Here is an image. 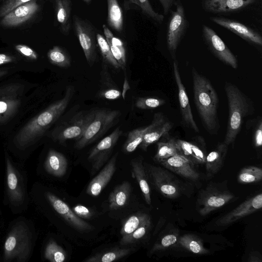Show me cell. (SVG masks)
Listing matches in <instances>:
<instances>
[{"mask_svg":"<svg viewBox=\"0 0 262 262\" xmlns=\"http://www.w3.org/2000/svg\"><path fill=\"white\" fill-rule=\"evenodd\" d=\"M191 72L194 101L202 124L208 133L216 134L220 127L217 94L210 80L193 67Z\"/></svg>","mask_w":262,"mask_h":262,"instance_id":"6da1fadb","label":"cell"},{"mask_svg":"<svg viewBox=\"0 0 262 262\" xmlns=\"http://www.w3.org/2000/svg\"><path fill=\"white\" fill-rule=\"evenodd\" d=\"M74 92V87L69 85L61 99L51 104L26 124L14 138L16 145L26 147L40 137L63 113Z\"/></svg>","mask_w":262,"mask_h":262,"instance_id":"7a4b0ae2","label":"cell"},{"mask_svg":"<svg viewBox=\"0 0 262 262\" xmlns=\"http://www.w3.org/2000/svg\"><path fill=\"white\" fill-rule=\"evenodd\" d=\"M224 90L228 101V119L223 142L228 146H233L245 118L254 113V107L250 98L234 84L226 81Z\"/></svg>","mask_w":262,"mask_h":262,"instance_id":"3957f363","label":"cell"},{"mask_svg":"<svg viewBox=\"0 0 262 262\" xmlns=\"http://www.w3.org/2000/svg\"><path fill=\"white\" fill-rule=\"evenodd\" d=\"M89 115L85 130L76 141V149H82L105 134L118 121L121 113L118 110L99 108L89 112Z\"/></svg>","mask_w":262,"mask_h":262,"instance_id":"277c9868","label":"cell"},{"mask_svg":"<svg viewBox=\"0 0 262 262\" xmlns=\"http://www.w3.org/2000/svg\"><path fill=\"white\" fill-rule=\"evenodd\" d=\"M31 239V233L25 224L19 223L15 225L8 234L5 241L4 261H26L30 254Z\"/></svg>","mask_w":262,"mask_h":262,"instance_id":"5b68a950","label":"cell"},{"mask_svg":"<svg viewBox=\"0 0 262 262\" xmlns=\"http://www.w3.org/2000/svg\"><path fill=\"white\" fill-rule=\"evenodd\" d=\"M235 195L220 184L212 183L199 193L196 209L203 216L219 209L232 200Z\"/></svg>","mask_w":262,"mask_h":262,"instance_id":"8992f818","label":"cell"},{"mask_svg":"<svg viewBox=\"0 0 262 262\" xmlns=\"http://www.w3.org/2000/svg\"><path fill=\"white\" fill-rule=\"evenodd\" d=\"M176 9L172 12L167 28V46L173 60L176 59L178 47L183 37L187 26L185 9L181 1L174 4Z\"/></svg>","mask_w":262,"mask_h":262,"instance_id":"52a82bcc","label":"cell"},{"mask_svg":"<svg viewBox=\"0 0 262 262\" xmlns=\"http://www.w3.org/2000/svg\"><path fill=\"white\" fill-rule=\"evenodd\" d=\"M147 173L156 189L168 199L179 197L181 192L180 183L167 170L159 166L149 165Z\"/></svg>","mask_w":262,"mask_h":262,"instance_id":"ba28073f","label":"cell"},{"mask_svg":"<svg viewBox=\"0 0 262 262\" xmlns=\"http://www.w3.org/2000/svg\"><path fill=\"white\" fill-rule=\"evenodd\" d=\"M123 133L120 126L103 138L91 150L88 159L92 165L94 174L106 162L114 147Z\"/></svg>","mask_w":262,"mask_h":262,"instance_id":"9c48e42d","label":"cell"},{"mask_svg":"<svg viewBox=\"0 0 262 262\" xmlns=\"http://www.w3.org/2000/svg\"><path fill=\"white\" fill-rule=\"evenodd\" d=\"M202 32L203 38L212 54L224 64L236 69L237 58L216 33L205 25L203 26Z\"/></svg>","mask_w":262,"mask_h":262,"instance_id":"30bf717a","label":"cell"},{"mask_svg":"<svg viewBox=\"0 0 262 262\" xmlns=\"http://www.w3.org/2000/svg\"><path fill=\"white\" fill-rule=\"evenodd\" d=\"M76 35L83 51L87 62L90 67L94 64L96 56V40L91 26L76 15L73 17Z\"/></svg>","mask_w":262,"mask_h":262,"instance_id":"8fae6325","label":"cell"},{"mask_svg":"<svg viewBox=\"0 0 262 262\" xmlns=\"http://www.w3.org/2000/svg\"><path fill=\"white\" fill-rule=\"evenodd\" d=\"M89 117V112H79L54 132V138L60 143L71 139L78 140L85 130Z\"/></svg>","mask_w":262,"mask_h":262,"instance_id":"7c38bea8","label":"cell"},{"mask_svg":"<svg viewBox=\"0 0 262 262\" xmlns=\"http://www.w3.org/2000/svg\"><path fill=\"white\" fill-rule=\"evenodd\" d=\"M173 69L174 77L178 90V99L182 121L187 127L198 133L199 128L193 118L189 98L186 89L182 81L178 62L176 59L173 60Z\"/></svg>","mask_w":262,"mask_h":262,"instance_id":"4fadbf2b","label":"cell"},{"mask_svg":"<svg viewBox=\"0 0 262 262\" xmlns=\"http://www.w3.org/2000/svg\"><path fill=\"white\" fill-rule=\"evenodd\" d=\"M172 127V123L162 112L155 113L151 123L147 126L139 147L146 151L149 145L158 141L164 135L169 133Z\"/></svg>","mask_w":262,"mask_h":262,"instance_id":"5bb4252c","label":"cell"},{"mask_svg":"<svg viewBox=\"0 0 262 262\" xmlns=\"http://www.w3.org/2000/svg\"><path fill=\"white\" fill-rule=\"evenodd\" d=\"M262 207V194H257L246 200L239 206L219 218L216 222L217 226L229 225L238 220L253 213Z\"/></svg>","mask_w":262,"mask_h":262,"instance_id":"9a60e30c","label":"cell"},{"mask_svg":"<svg viewBox=\"0 0 262 262\" xmlns=\"http://www.w3.org/2000/svg\"><path fill=\"white\" fill-rule=\"evenodd\" d=\"M20 88L8 85L0 89V122L8 119L16 112L20 105Z\"/></svg>","mask_w":262,"mask_h":262,"instance_id":"2e32d148","label":"cell"},{"mask_svg":"<svg viewBox=\"0 0 262 262\" xmlns=\"http://www.w3.org/2000/svg\"><path fill=\"white\" fill-rule=\"evenodd\" d=\"M46 198L53 209L70 225L80 231H90L92 226L79 217L67 204L53 193L48 192Z\"/></svg>","mask_w":262,"mask_h":262,"instance_id":"e0dca14e","label":"cell"},{"mask_svg":"<svg viewBox=\"0 0 262 262\" xmlns=\"http://www.w3.org/2000/svg\"><path fill=\"white\" fill-rule=\"evenodd\" d=\"M210 19L252 44L258 46L262 45L261 35L256 31L241 23L221 17H212Z\"/></svg>","mask_w":262,"mask_h":262,"instance_id":"ac0fdd59","label":"cell"},{"mask_svg":"<svg viewBox=\"0 0 262 262\" xmlns=\"http://www.w3.org/2000/svg\"><path fill=\"white\" fill-rule=\"evenodd\" d=\"M160 163L165 168L189 180L196 181L200 177L194 164L180 154L171 156Z\"/></svg>","mask_w":262,"mask_h":262,"instance_id":"d6986e66","label":"cell"},{"mask_svg":"<svg viewBox=\"0 0 262 262\" xmlns=\"http://www.w3.org/2000/svg\"><path fill=\"white\" fill-rule=\"evenodd\" d=\"M38 8L35 0L23 4L5 15L1 24L7 27L19 26L30 19L38 11Z\"/></svg>","mask_w":262,"mask_h":262,"instance_id":"ffe728a7","label":"cell"},{"mask_svg":"<svg viewBox=\"0 0 262 262\" xmlns=\"http://www.w3.org/2000/svg\"><path fill=\"white\" fill-rule=\"evenodd\" d=\"M118 153H116L107 164L90 182L86 193L91 196L98 195L113 177L116 170Z\"/></svg>","mask_w":262,"mask_h":262,"instance_id":"44dd1931","label":"cell"},{"mask_svg":"<svg viewBox=\"0 0 262 262\" xmlns=\"http://www.w3.org/2000/svg\"><path fill=\"white\" fill-rule=\"evenodd\" d=\"M6 176L8 195L14 204H20L24 200V191L18 172L8 157L6 158Z\"/></svg>","mask_w":262,"mask_h":262,"instance_id":"7402d4cb","label":"cell"},{"mask_svg":"<svg viewBox=\"0 0 262 262\" xmlns=\"http://www.w3.org/2000/svg\"><path fill=\"white\" fill-rule=\"evenodd\" d=\"M255 0H203L202 6L213 13H226L243 9L252 4Z\"/></svg>","mask_w":262,"mask_h":262,"instance_id":"603a6c76","label":"cell"},{"mask_svg":"<svg viewBox=\"0 0 262 262\" xmlns=\"http://www.w3.org/2000/svg\"><path fill=\"white\" fill-rule=\"evenodd\" d=\"M179 154L184 156L194 165L205 163L207 156L203 146L194 142L177 139Z\"/></svg>","mask_w":262,"mask_h":262,"instance_id":"cb8c5ba5","label":"cell"},{"mask_svg":"<svg viewBox=\"0 0 262 262\" xmlns=\"http://www.w3.org/2000/svg\"><path fill=\"white\" fill-rule=\"evenodd\" d=\"M228 147V146L223 142L219 143L213 150L207 155L205 164L208 178L213 176L222 167Z\"/></svg>","mask_w":262,"mask_h":262,"instance_id":"d4e9b609","label":"cell"},{"mask_svg":"<svg viewBox=\"0 0 262 262\" xmlns=\"http://www.w3.org/2000/svg\"><path fill=\"white\" fill-rule=\"evenodd\" d=\"M132 173L137 181L146 203L150 205L151 203L150 188L148 182V177L144 168L143 159L138 157L131 161Z\"/></svg>","mask_w":262,"mask_h":262,"instance_id":"484cf974","label":"cell"},{"mask_svg":"<svg viewBox=\"0 0 262 262\" xmlns=\"http://www.w3.org/2000/svg\"><path fill=\"white\" fill-rule=\"evenodd\" d=\"M68 161L61 153L50 149L45 162V168L50 174L55 177H61L66 173Z\"/></svg>","mask_w":262,"mask_h":262,"instance_id":"4316f807","label":"cell"},{"mask_svg":"<svg viewBox=\"0 0 262 262\" xmlns=\"http://www.w3.org/2000/svg\"><path fill=\"white\" fill-rule=\"evenodd\" d=\"M162 140L157 142V150L154 159L160 163L174 155L179 154L177 139L171 137L169 133L162 137Z\"/></svg>","mask_w":262,"mask_h":262,"instance_id":"83f0119b","label":"cell"},{"mask_svg":"<svg viewBox=\"0 0 262 262\" xmlns=\"http://www.w3.org/2000/svg\"><path fill=\"white\" fill-rule=\"evenodd\" d=\"M130 184L125 181L117 186L108 196V206L111 210H117L125 206L130 194Z\"/></svg>","mask_w":262,"mask_h":262,"instance_id":"f1b7e54d","label":"cell"},{"mask_svg":"<svg viewBox=\"0 0 262 262\" xmlns=\"http://www.w3.org/2000/svg\"><path fill=\"white\" fill-rule=\"evenodd\" d=\"M57 19L61 31L67 35L71 28V2L70 0H55Z\"/></svg>","mask_w":262,"mask_h":262,"instance_id":"f546056e","label":"cell"},{"mask_svg":"<svg viewBox=\"0 0 262 262\" xmlns=\"http://www.w3.org/2000/svg\"><path fill=\"white\" fill-rule=\"evenodd\" d=\"M176 245L194 254L203 255L209 253L204 247L202 240L194 234L183 235L179 237Z\"/></svg>","mask_w":262,"mask_h":262,"instance_id":"4dcf8cb0","label":"cell"},{"mask_svg":"<svg viewBox=\"0 0 262 262\" xmlns=\"http://www.w3.org/2000/svg\"><path fill=\"white\" fill-rule=\"evenodd\" d=\"M107 23L113 29L121 32L123 29V18L121 8L117 0H107Z\"/></svg>","mask_w":262,"mask_h":262,"instance_id":"1f68e13d","label":"cell"},{"mask_svg":"<svg viewBox=\"0 0 262 262\" xmlns=\"http://www.w3.org/2000/svg\"><path fill=\"white\" fill-rule=\"evenodd\" d=\"M129 248H115L92 256L84 260V262H112L122 258L131 252Z\"/></svg>","mask_w":262,"mask_h":262,"instance_id":"d6a6232c","label":"cell"},{"mask_svg":"<svg viewBox=\"0 0 262 262\" xmlns=\"http://www.w3.org/2000/svg\"><path fill=\"white\" fill-rule=\"evenodd\" d=\"M149 218V215L143 212L136 213L129 216L122 224L121 235L124 236L132 233Z\"/></svg>","mask_w":262,"mask_h":262,"instance_id":"836d02e7","label":"cell"},{"mask_svg":"<svg viewBox=\"0 0 262 262\" xmlns=\"http://www.w3.org/2000/svg\"><path fill=\"white\" fill-rule=\"evenodd\" d=\"M262 179L261 168L249 166L242 168L237 176V181L243 184H254L260 182Z\"/></svg>","mask_w":262,"mask_h":262,"instance_id":"e575fe53","label":"cell"},{"mask_svg":"<svg viewBox=\"0 0 262 262\" xmlns=\"http://www.w3.org/2000/svg\"><path fill=\"white\" fill-rule=\"evenodd\" d=\"M146 129L147 126L130 131L123 145V151L126 154L134 151L141 143Z\"/></svg>","mask_w":262,"mask_h":262,"instance_id":"d590c367","label":"cell"},{"mask_svg":"<svg viewBox=\"0 0 262 262\" xmlns=\"http://www.w3.org/2000/svg\"><path fill=\"white\" fill-rule=\"evenodd\" d=\"M50 62L59 67L67 68L71 66V59L66 51L59 46H54L47 54Z\"/></svg>","mask_w":262,"mask_h":262,"instance_id":"8d00e7d4","label":"cell"},{"mask_svg":"<svg viewBox=\"0 0 262 262\" xmlns=\"http://www.w3.org/2000/svg\"><path fill=\"white\" fill-rule=\"evenodd\" d=\"M247 129H250L253 145L257 150H260L262 145V120L259 116L249 119L246 123Z\"/></svg>","mask_w":262,"mask_h":262,"instance_id":"74e56055","label":"cell"},{"mask_svg":"<svg viewBox=\"0 0 262 262\" xmlns=\"http://www.w3.org/2000/svg\"><path fill=\"white\" fill-rule=\"evenodd\" d=\"M96 38L103 61L116 69H120V66L114 57L105 38L101 34L98 33Z\"/></svg>","mask_w":262,"mask_h":262,"instance_id":"f35d334b","label":"cell"},{"mask_svg":"<svg viewBox=\"0 0 262 262\" xmlns=\"http://www.w3.org/2000/svg\"><path fill=\"white\" fill-rule=\"evenodd\" d=\"M45 258L51 262H63L66 260V253L56 242L51 240L45 248Z\"/></svg>","mask_w":262,"mask_h":262,"instance_id":"ab89813d","label":"cell"},{"mask_svg":"<svg viewBox=\"0 0 262 262\" xmlns=\"http://www.w3.org/2000/svg\"><path fill=\"white\" fill-rule=\"evenodd\" d=\"M151 225V219L149 218L132 233L122 236L120 242V245H126L132 244L142 239L149 231Z\"/></svg>","mask_w":262,"mask_h":262,"instance_id":"60d3db41","label":"cell"},{"mask_svg":"<svg viewBox=\"0 0 262 262\" xmlns=\"http://www.w3.org/2000/svg\"><path fill=\"white\" fill-rule=\"evenodd\" d=\"M133 4L136 5L148 17L157 23L161 24L164 19V16L154 10L149 0H128Z\"/></svg>","mask_w":262,"mask_h":262,"instance_id":"b9f144b4","label":"cell"},{"mask_svg":"<svg viewBox=\"0 0 262 262\" xmlns=\"http://www.w3.org/2000/svg\"><path fill=\"white\" fill-rule=\"evenodd\" d=\"M179 237V234L176 232L163 235L155 244L151 250V253L164 250L177 244Z\"/></svg>","mask_w":262,"mask_h":262,"instance_id":"7bdbcfd3","label":"cell"},{"mask_svg":"<svg viewBox=\"0 0 262 262\" xmlns=\"http://www.w3.org/2000/svg\"><path fill=\"white\" fill-rule=\"evenodd\" d=\"M165 100L159 98L138 97L135 101L136 107L142 110L154 109L164 105Z\"/></svg>","mask_w":262,"mask_h":262,"instance_id":"ee69618b","label":"cell"},{"mask_svg":"<svg viewBox=\"0 0 262 262\" xmlns=\"http://www.w3.org/2000/svg\"><path fill=\"white\" fill-rule=\"evenodd\" d=\"M32 0H7L0 9V16L4 17L18 6Z\"/></svg>","mask_w":262,"mask_h":262,"instance_id":"f6af8a7d","label":"cell"},{"mask_svg":"<svg viewBox=\"0 0 262 262\" xmlns=\"http://www.w3.org/2000/svg\"><path fill=\"white\" fill-rule=\"evenodd\" d=\"M15 48L19 53L29 59L36 60L38 58L36 52L26 45H17Z\"/></svg>","mask_w":262,"mask_h":262,"instance_id":"bcb514c9","label":"cell"},{"mask_svg":"<svg viewBox=\"0 0 262 262\" xmlns=\"http://www.w3.org/2000/svg\"><path fill=\"white\" fill-rule=\"evenodd\" d=\"M73 212L80 218L89 219L93 215V212L86 207L77 205L72 209Z\"/></svg>","mask_w":262,"mask_h":262,"instance_id":"7dc6e473","label":"cell"},{"mask_svg":"<svg viewBox=\"0 0 262 262\" xmlns=\"http://www.w3.org/2000/svg\"><path fill=\"white\" fill-rule=\"evenodd\" d=\"M122 93L118 89H110L102 91L100 93V97L107 100H116L120 97Z\"/></svg>","mask_w":262,"mask_h":262,"instance_id":"c3c4849f","label":"cell"},{"mask_svg":"<svg viewBox=\"0 0 262 262\" xmlns=\"http://www.w3.org/2000/svg\"><path fill=\"white\" fill-rule=\"evenodd\" d=\"M159 1L163 7L164 13L166 14L174 4L176 0H159Z\"/></svg>","mask_w":262,"mask_h":262,"instance_id":"681fc988","label":"cell"},{"mask_svg":"<svg viewBox=\"0 0 262 262\" xmlns=\"http://www.w3.org/2000/svg\"><path fill=\"white\" fill-rule=\"evenodd\" d=\"M249 262H261V256L260 254L256 251H253L249 254L248 259Z\"/></svg>","mask_w":262,"mask_h":262,"instance_id":"f907efd6","label":"cell"},{"mask_svg":"<svg viewBox=\"0 0 262 262\" xmlns=\"http://www.w3.org/2000/svg\"><path fill=\"white\" fill-rule=\"evenodd\" d=\"M14 60L13 57L5 54L0 53V66L12 62Z\"/></svg>","mask_w":262,"mask_h":262,"instance_id":"816d5d0a","label":"cell"},{"mask_svg":"<svg viewBox=\"0 0 262 262\" xmlns=\"http://www.w3.org/2000/svg\"><path fill=\"white\" fill-rule=\"evenodd\" d=\"M6 73V71H0V77L3 76L4 75H5Z\"/></svg>","mask_w":262,"mask_h":262,"instance_id":"f5cc1de1","label":"cell"},{"mask_svg":"<svg viewBox=\"0 0 262 262\" xmlns=\"http://www.w3.org/2000/svg\"><path fill=\"white\" fill-rule=\"evenodd\" d=\"M83 1L88 4L91 1V0H83Z\"/></svg>","mask_w":262,"mask_h":262,"instance_id":"db71d44e","label":"cell"}]
</instances>
